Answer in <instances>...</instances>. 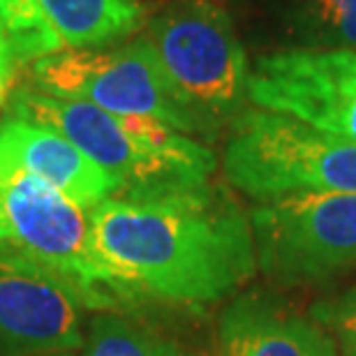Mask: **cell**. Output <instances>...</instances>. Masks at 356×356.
Returning <instances> with one entry per match:
<instances>
[{"label": "cell", "mask_w": 356, "mask_h": 356, "mask_svg": "<svg viewBox=\"0 0 356 356\" xmlns=\"http://www.w3.org/2000/svg\"><path fill=\"white\" fill-rule=\"evenodd\" d=\"M218 356H338V343L315 317L273 296L248 294L220 319Z\"/></svg>", "instance_id": "obj_12"}, {"label": "cell", "mask_w": 356, "mask_h": 356, "mask_svg": "<svg viewBox=\"0 0 356 356\" xmlns=\"http://www.w3.org/2000/svg\"><path fill=\"white\" fill-rule=\"evenodd\" d=\"M7 47V40H5V31H3V21H0V49Z\"/></svg>", "instance_id": "obj_17"}, {"label": "cell", "mask_w": 356, "mask_h": 356, "mask_svg": "<svg viewBox=\"0 0 356 356\" xmlns=\"http://www.w3.org/2000/svg\"><path fill=\"white\" fill-rule=\"evenodd\" d=\"M141 40L202 134L243 111L250 67L227 10L211 0H176Z\"/></svg>", "instance_id": "obj_3"}, {"label": "cell", "mask_w": 356, "mask_h": 356, "mask_svg": "<svg viewBox=\"0 0 356 356\" xmlns=\"http://www.w3.org/2000/svg\"><path fill=\"white\" fill-rule=\"evenodd\" d=\"M315 319L336 333L345 356H356V287L343 291L333 301L315 305Z\"/></svg>", "instance_id": "obj_15"}, {"label": "cell", "mask_w": 356, "mask_h": 356, "mask_svg": "<svg viewBox=\"0 0 356 356\" xmlns=\"http://www.w3.org/2000/svg\"><path fill=\"white\" fill-rule=\"evenodd\" d=\"M0 155L42 178L86 211L118 192V183L79 146L54 127L35 120L17 116L0 120Z\"/></svg>", "instance_id": "obj_11"}, {"label": "cell", "mask_w": 356, "mask_h": 356, "mask_svg": "<svg viewBox=\"0 0 356 356\" xmlns=\"http://www.w3.org/2000/svg\"><path fill=\"white\" fill-rule=\"evenodd\" d=\"M257 266L282 284L317 282L356 264V192H303L250 213Z\"/></svg>", "instance_id": "obj_7"}, {"label": "cell", "mask_w": 356, "mask_h": 356, "mask_svg": "<svg viewBox=\"0 0 356 356\" xmlns=\"http://www.w3.org/2000/svg\"><path fill=\"white\" fill-rule=\"evenodd\" d=\"M86 296L63 275L0 252V356L83 350Z\"/></svg>", "instance_id": "obj_9"}, {"label": "cell", "mask_w": 356, "mask_h": 356, "mask_svg": "<svg viewBox=\"0 0 356 356\" xmlns=\"http://www.w3.org/2000/svg\"><path fill=\"white\" fill-rule=\"evenodd\" d=\"M7 116L54 127L102 167L120 190H160L209 183L216 155L190 134L148 118L118 116L81 99L47 95L21 86L7 102Z\"/></svg>", "instance_id": "obj_2"}, {"label": "cell", "mask_w": 356, "mask_h": 356, "mask_svg": "<svg viewBox=\"0 0 356 356\" xmlns=\"http://www.w3.org/2000/svg\"><path fill=\"white\" fill-rule=\"evenodd\" d=\"M17 58L10 51V47L0 49V111L5 109V104L10 102L14 92V79H17Z\"/></svg>", "instance_id": "obj_16"}, {"label": "cell", "mask_w": 356, "mask_h": 356, "mask_svg": "<svg viewBox=\"0 0 356 356\" xmlns=\"http://www.w3.org/2000/svg\"><path fill=\"white\" fill-rule=\"evenodd\" d=\"M35 90L81 99L130 118H148L183 134H202L197 120L174 97L144 40L123 47L74 49L33 63Z\"/></svg>", "instance_id": "obj_6"}, {"label": "cell", "mask_w": 356, "mask_h": 356, "mask_svg": "<svg viewBox=\"0 0 356 356\" xmlns=\"http://www.w3.org/2000/svg\"><path fill=\"white\" fill-rule=\"evenodd\" d=\"M83 356H209L183 340L106 310L90 319Z\"/></svg>", "instance_id": "obj_14"}, {"label": "cell", "mask_w": 356, "mask_h": 356, "mask_svg": "<svg viewBox=\"0 0 356 356\" xmlns=\"http://www.w3.org/2000/svg\"><path fill=\"white\" fill-rule=\"evenodd\" d=\"M0 252L63 275L90 310H125L90 245L88 211L0 155Z\"/></svg>", "instance_id": "obj_5"}, {"label": "cell", "mask_w": 356, "mask_h": 356, "mask_svg": "<svg viewBox=\"0 0 356 356\" xmlns=\"http://www.w3.org/2000/svg\"><path fill=\"white\" fill-rule=\"evenodd\" d=\"M291 47L356 49V0H277Z\"/></svg>", "instance_id": "obj_13"}, {"label": "cell", "mask_w": 356, "mask_h": 356, "mask_svg": "<svg viewBox=\"0 0 356 356\" xmlns=\"http://www.w3.org/2000/svg\"><path fill=\"white\" fill-rule=\"evenodd\" d=\"M225 174L257 204L303 192H356V144L254 106L232 120Z\"/></svg>", "instance_id": "obj_4"}, {"label": "cell", "mask_w": 356, "mask_h": 356, "mask_svg": "<svg viewBox=\"0 0 356 356\" xmlns=\"http://www.w3.org/2000/svg\"><path fill=\"white\" fill-rule=\"evenodd\" d=\"M248 99L356 144V49L287 47L261 56Z\"/></svg>", "instance_id": "obj_8"}, {"label": "cell", "mask_w": 356, "mask_h": 356, "mask_svg": "<svg viewBox=\"0 0 356 356\" xmlns=\"http://www.w3.org/2000/svg\"><path fill=\"white\" fill-rule=\"evenodd\" d=\"M137 0H0V21L19 65L47 56L97 49L141 26Z\"/></svg>", "instance_id": "obj_10"}, {"label": "cell", "mask_w": 356, "mask_h": 356, "mask_svg": "<svg viewBox=\"0 0 356 356\" xmlns=\"http://www.w3.org/2000/svg\"><path fill=\"white\" fill-rule=\"evenodd\" d=\"M88 225L125 310L144 301L202 308L257 270L250 218L211 181L113 192L88 211Z\"/></svg>", "instance_id": "obj_1"}, {"label": "cell", "mask_w": 356, "mask_h": 356, "mask_svg": "<svg viewBox=\"0 0 356 356\" xmlns=\"http://www.w3.org/2000/svg\"><path fill=\"white\" fill-rule=\"evenodd\" d=\"M47 356H72V354H67V352H60V354H47Z\"/></svg>", "instance_id": "obj_18"}]
</instances>
